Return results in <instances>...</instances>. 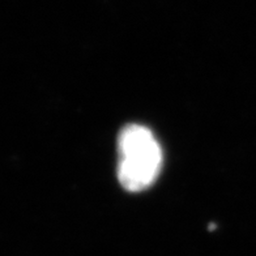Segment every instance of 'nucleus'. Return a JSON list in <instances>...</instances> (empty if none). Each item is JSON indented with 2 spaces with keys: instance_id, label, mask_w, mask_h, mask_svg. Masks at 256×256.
Segmentation results:
<instances>
[{
  "instance_id": "f257e3e1",
  "label": "nucleus",
  "mask_w": 256,
  "mask_h": 256,
  "mask_svg": "<svg viewBox=\"0 0 256 256\" xmlns=\"http://www.w3.org/2000/svg\"><path fill=\"white\" fill-rule=\"evenodd\" d=\"M118 178L132 192L148 188L158 176L162 150L149 128L130 124L122 130L118 140Z\"/></svg>"
}]
</instances>
